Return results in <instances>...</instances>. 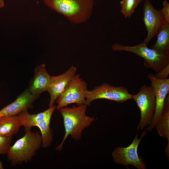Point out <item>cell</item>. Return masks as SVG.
<instances>
[{
	"label": "cell",
	"mask_w": 169,
	"mask_h": 169,
	"mask_svg": "<svg viewBox=\"0 0 169 169\" xmlns=\"http://www.w3.org/2000/svg\"><path fill=\"white\" fill-rule=\"evenodd\" d=\"M21 126L18 115L0 118V136L12 137L18 131Z\"/></svg>",
	"instance_id": "obj_16"
},
{
	"label": "cell",
	"mask_w": 169,
	"mask_h": 169,
	"mask_svg": "<svg viewBox=\"0 0 169 169\" xmlns=\"http://www.w3.org/2000/svg\"><path fill=\"white\" fill-rule=\"evenodd\" d=\"M163 7L161 10L164 16L166 22L169 23V3L166 0L162 2Z\"/></svg>",
	"instance_id": "obj_21"
},
{
	"label": "cell",
	"mask_w": 169,
	"mask_h": 169,
	"mask_svg": "<svg viewBox=\"0 0 169 169\" xmlns=\"http://www.w3.org/2000/svg\"><path fill=\"white\" fill-rule=\"evenodd\" d=\"M87 105L82 104L71 107H64L59 110L62 115L65 129V134L60 144L55 150L61 151L63 145L69 136L75 141L79 140L83 131L90 126L96 118L86 114Z\"/></svg>",
	"instance_id": "obj_1"
},
{
	"label": "cell",
	"mask_w": 169,
	"mask_h": 169,
	"mask_svg": "<svg viewBox=\"0 0 169 169\" xmlns=\"http://www.w3.org/2000/svg\"><path fill=\"white\" fill-rule=\"evenodd\" d=\"M77 70L76 67L72 66L64 73L57 76H51L47 90L50 96L49 108L54 105L56 99L72 80Z\"/></svg>",
	"instance_id": "obj_12"
},
{
	"label": "cell",
	"mask_w": 169,
	"mask_h": 169,
	"mask_svg": "<svg viewBox=\"0 0 169 169\" xmlns=\"http://www.w3.org/2000/svg\"><path fill=\"white\" fill-rule=\"evenodd\" d=\"M169 74V64L159 72L155 74V76L158 79H165L168 78Z\"/></svg>",
	"instance_id": "obj_20"
},
{
	"label": "cell",
	"mask_w": 169,
	"mask_h": 169,
	"mask_svg": "<svg viewBox=\"0 0 169 169\" xmlns=\"http://www.w3.org/2000/svg\"><path fill=\"white\" fill-rule=\"evenodd\" d=\"M127 88L123 86H114L104 83L91 90L87 89L85 92L86 105L90 106L94 100L105 99L118 102H123L132 99Z\"/></svg>",
	"instance_id": "obj_9"
},
{
	"label": "cell",
	"mask_w": 169,
	"mask_h": 169,
	"mask_svg": "<svg viewBox=\"0 0 169 169\" xmlns=\"http://www.w3.org/2000/svg\"><path fill=\"white\" fill-rule=\"evenodd\" d=\"M132 99L136 102L140 111L141 118L137 130H143L149 125L154 116L156 108L154 90L151 86L143 85L137 94L132 95Z\"/></svg>",
	"instance_id": "obj_6"
},
{
	"label": "cell",
	"mask_w": 169,
	"mask_h": 169,
	"mask_svg": "<svg viewBox=\"0 0 169 169\" xmlns=\"http://www.w3.org/2000/svg\"><path fill=\"white\" fill-rule=\"evenodd\" d=\"M56 106L54 105L37 114H30L27 111L18 115L21 126H23L24 129H31L33 126L39 128L42 139V146L43 148L49 146L53 141V136L50 127V122L52 114L56 109Z\"/></svg>",
	"instance_id": "obj_5"
},
{
	"label": "cell",
	"mask_w": 169,
	"mask_h": 169,
	"mask_svg": "<svg viewBox=\"0 0 169 169\" xmlns=\"http://www.w3.org/2000/svg\"><path fill=\"white\" fill-rule=\"evenodd\" d=\"M12 137L0 136V154H7L11 146Z\"/></svg>",
	"instance_id": "obj_19"
},
{
	"label": "cell",
	"mask_w": 169,
	"mask_h": 169,
	"mask_svg": "<svg viewBox=\"0 0 169 169\" xmlns=\"http://www.w3.org/2000/svg\"><path fill=\"white\" fill-rule=\"evenodd\" d=\"M39 95L31 93L28 89L25 90L16 100L3 108L0 111L1 117L18 115L32 108L33 104Z\"/></svg>",
	"instance_id": "obj_13"
},
{
	"label": "cell",
	"mask_w": 169,
	"mask_h": 169,
	"mask_svg": "<svg viewBox=\"0 0 169 169\" xmlns=\"http://www.w3.org/2000/svg\"><path fill=\"white\" fill-rule=\"evenodd\" d=\"M147 45L144 41L133 46L116 43L112 45L111 48L114 51H128L139 56L144 59L146 67L158 73L169 64V51L160 53L148 48Z\"/></svg>",
	"instance_id": "obj_4"
},
{
	"label": "cell",
	"mask_w": 169,
	"mask_h": 169,
	"mask_svg": "<svg viewBox=\"0 0 169 169\" xmlns=\"http://www.w3.org/2000/svg\"><path fill=\"white\" fill-rule=\"evenodd\" d=\"M52 9L75 24L83 23L91 15L93 0H42Z\"/></svg>",
	"instance_id": "obj_3"
},
{
	"label": "cell",
	"mask_w": 169,
	"mask_h": 169,
	"mask_svg": "<svg viewBox=\"0 0 169 169\" xmlns=\"http://www.w3.org/2000/svg\"><path fill=\"white\" fill-rule=\"evenodd\" d=\"M51 78L44 64L38 66L35 68L34 76L29 82L28 91L33 95H40L47 91Z\"/></svg>",
	"instance_id": "obj_14"
},
{
	"label": "cell",
	"mask_w": 169,
	"mask_h": 169,
	"mask_svg": "<svg viewBox=\"0 0 169 169\" xmlns=\"http://www.w3.org/2000/svg\"><path fill=\"white\" fill-rule=\"evenodd\" d=\"M150 80L151 86L153 88L156 96V108L154 116L146 130L152 131L159 119L163 108L165 99L169 91V79H160L157 78L152 73L147 76Z\"/></svg>",
	"instance_id": "obj_11"
},
{
	"label": "cell",
	"mask_w": 169,
	"mask_h": 169,
	"mask_svg": "<svg viewBox=\"0 0 169 169\" xmlns=\"http://www.w3.org/2000/svg\"><path fill=\"white\" fill-rule=\"evenodd\" d=\"M143 9V21L147 32L144 42L148 44L167 22L161 11L156 9L149 0H145Z\"/></svg>",
	"instance_id": "obj_10"
},
{
	"label": "cell",
	"mask_w": 169,
	"mask_h": 169,
	"mask_svg": "<svg viewBox=\"0 0 169 169\" xmlns=\"http://www.w3.org/2000/svg\"><path fill=\"white\" fill-rule=\"evenodd\" d=\"M87 84L80 77V75L76 74L62 93L57 98L56 109L59 110L69 105L75 103L77 105H86L85 92Z\"/></svg>",
	"instance_id": "obj_8"
},
{
	"label": "cell",
	"mask_w": 169,
	"mask_h": 169,
	"mask_svg": "<svg viewBox=\"0 0 169 169\" xmlns=\"http://www.w3.org/2000/svg\"><path fill=\"white\" fill-rule=\"evenodd\" d=\"M146 131H144L141 137L138 138L137 133L131 143L127 147L118 146L113 150L112 156L114 162L128 168L131 165L138 169H146L147 166L143 158L138 153V148L141 141L146 135Z\"/></svg>",
	"instance_id": "obj_7"
},
{
	"label": "cell",
	"mask_w": 169,
	"mask_h": 169,
	"mask_svg": "<svg viewBox=\"0 0 169 169\" xmlns=\"http://www.w3.org/2000/svg\"><path fill=\"white\" fill-rule=\"evenodd\" d=\"M1 117L0 115V118Z\"/></svg>",
	"instance_id": "obj_24"
},
{
	"label": "cell",
	"mask_w": 169,
	"mask_h": 169,
	"mask_svg": "<svg viewBox=\"0 0 169 169\" xmlns=\"http://www.w3.org/2000/svg\"><path fill=\"white\" fill-rule=\"evenodd\" d=\"M142 0H121L120 12L125 18H131L135 9Z\"/></svg>",
	"instance_id": "obj_18"
},
{
	"label": "cell",
	"mask_w": 169,
	"mask_h": 169,
	"mask_svg": "<svg viewBox=\"0 0 169 169\" xmlns=\"http://www.w3.org/2000/svg\"><path fill=\"white\" fill-rule=\"evenodd\" d=\"M24 131V136L10 146L7 154L8 160L12 166L31 161L42 146V137L38 132H33L31 129H25Z\"/></svg>",
	"instance_id": "obj_2"
},
{
	"label": "cell",
	"mask_w": 169,
	"mask_h": 169,
	"mask_svg": "<svg viewBox=\"0 0 169 169\" xmlns=\"http://www.w3.org/2000/svg\"><path fill=\"white\" fill-rule=\"evenodd\" d=\"M156 127L159 136L168 140V145L165 152L169 158V96L166 97L161 116Z\"/></svg>",
	"instance_id": "obj_15"
},
{
	"label": "cell",
	"mask_w": 169,
	"mask_h": 169,
	"mask_svg": "<svg viewBox=\"0 0 169 169\" xmlns=\"http://www.w3.org/2000/svg\"><path fill=\"white\" fill-rule=\"evenodd\" d=\"M156 36V42L151 49L160 53L169 51V23L166 22Z\"/></svg>",
	"instance_id": "obj_17"
},
{
	"label": "cell",
	"mask_w": 169,
	"mask_h": 169,
	"mask_svg": "<svg viewBox=\"0 0 169 169\" xmlns=\"http://www.w3.org/2000/svg\"><path fill=\"white\" fill-rule=\"evenodd\" d=\"M4 6V0H0V8H2Z\"/></svg>",
	"instance_id": "obj_22"
},
{
	"label": "cell",
	"mask_w": 169,
	"mask_h": 169,
	"mask_svg": "<svg viewBox=\"0 0 169 169\" xmlns=\"http://www.w3.org/2000/svg\"><path fill=\"white\" fill-rule=\"evenodd\" d=\"M3 169V166L2 163L1 162V161H0V169Z\"/></svg>",
	"instance_id": "obj_23"
}]
</instances>
